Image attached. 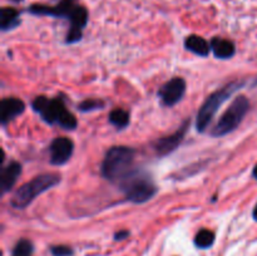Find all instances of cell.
Listing matches in <instances>:
<instances>
[{"label": "cell", "instance_id": "24", "mask_svg": "<svg viewBox=\"0 0 257 256\" xmlns=\"http://www.w3.org/2000/svg\"><path fill=\"white\" fill-rule=\"evenodd\" d=\"M252 176H253V177H255L256 180H257V165L255 166V168H253V171H252Z\"/></svg>", "mask_w": 257, "mask_h": 256}, {"label": "cell", "instance_id": "10", "mask_svg": "<svg viewBox=\"0 0 257 256\" xmlns=\"http://www.w3.org/2000/svg\"><path fill=\"white\" fill-rule=\"evenodd\" d=\"M74 151V143L68 137H58L50 145V162L55 166L67 163Z\"/></svg>", "mask_w": 257, "mask_h": 256}, {"label": "cell", "instance_id": "12", "mask_svg": "<svg viewBox=\"0 0 257 256\" xmlns=\"http://www.w3.org/2000/svg\"><path fill=\"white\" fill-rule=\"evenodd\" d=\"M0 108H2V112H0V120H2V124L5 125L7 123H9L10 120L14 119L15 117H18L19 114H22L25 109V104L22 99L15 97H7L2 100L0 103Z\"/></svg>", "mask_w": 257, "mask_h": 256}, {"label": "cell", "instance_id": "17", "mask_svg": "<svg viewBox=\"0 0 257 256\" xmlns=\"http://www.w3.org/2000/svg\"><path fill=\"white\" fill-rule=\"evenodd\" d=\"M130 113L125 109L122 108H117V109H113L109 113V122L113 125H115L117 128H124L130 124Z\"/></svg>", "mask_w": 257, "mask_h": 256}, {"label": "cell", "instance_id": "20", "mask_svg": "<svg viewBox=\"0 0 257 256\" xmlns=\"http://www.w3.org/2000/svg\"><path fill=\"white\" fill-rule=\"evenodd\" d=\"M103 105H104L103 102H100V100L98 99H85L80 103L78 108H79V110H82V112H90V110L100 109Z\"/></svg>", "mask_w": 257, "mask_h": 256}, {"label": "cell", "instance_id": "8", "mask_svg": "<svg viewBox=\"0 0 257 256\" xmlns=\"http://www.w3.org/2000/svg\"><path fill=\"white\" fill-rule=\"evenodd\" d=\"M77 4L75 0H60L55 7H49V5L34 4L29 8V13L34 15H45V17H54V18H68L69 19L70 14L75 9Z\"/></svg>", "mask_w": 257, "mask_h": 256}, {"label": "cell", "instance_id": "16", "mask_svg": "<svg viewBox=\"0 0 257 256\" xmlns=\"http://www.w3.org/2000/svg\"><path fill=\"white\" fill-rule=\"evenodd\" d=\"M20 24L19 12L14 8H2L0 10V28L3 32L14 29Z\"/></svg>", "mask_w": 257, "mask_h": 256}, {"label": "cell", "instance_id": "14", "mask_svg": "<svg viewBox=\"0 0 257 256\" xmlns=\"http://www.w3.org/2000/svg\"><path fill=\"white\" fill-rule=\"evenodd\" d=\"M211 50L213 52L215 57L220 59H230L235 55L236 48L231 40L222 39V38H213L211 40Z\"/></svg>", "mask_w": 257, "mask_h": 256}, {"label": "cell", "instance_id": "2", "mask_svg": "<svg viewBox=\"0 0 257 256\" xmlns=\"http://www.w3.org/2000/svg\"><path fill=\"white\" fill-rule=\"evenodd\" d=\"M33 109L42 115L43 119L48 123H58L65 130H74L77 127V118L65 108L64 102L59 98L49 99L40 95L33 100Z\"/></svg>", "mask_w": 257, "mask_h": 256}, {"label": "cell", "instance_id": "3", "mask_svg": "<svg viewBox=\"0 0 257 256\" xmlns=\"http://www.w3.org/2000/svg\"><path fill=\"white\" fill-rule=\"evenodd\" d=\"M59 182L60 176L57 175V173H43V175L37 176L32 181L24 183L15 191L10 203L14 208L23 210L27 206H29L35 200L37 196L50 190Z\"/></svg>", "mask_w": 257, "mask_h": 256}, {"label": "cell", "instance_id": "4", "mask_svg": "<svg viewBox=\"0 0 257 256\" xmlns=\"http://www.w3.org/2000/svg\"><path fill=\"white\" fill-rule=\"evenodd\" d=\"M242 85L241 82H232L228 83L227 85L222 87L221 89L216 90L215 93L210 95L207 99L205 100L202 105H201L200 110L197 113V118H196V128L198 132H205L206 128L213 119L215 114L217 113L218 108Z\"/></svg>", "mask_w": 257, "mask_h": 256}, {"label": "cell", "instance_id": "5", "mask_svg": "<svg viewBox=\"0 0 257 256\" xmlns=\"http://www.w3.org/2000/svg\"><path fill=\"white\" fill-rule=\"evenodd\" d=\"M120 188L124 192L125 197L135 203L147 202L158 191L152 178L138 171H135L125 180H123L120 182Z\"/></svg>", "mask_w": 257, "mask_h": 256}, {"label": "cell", "instance_id": "18", "mask_svg": "<svg viewBox=\"0 0 257 256\" xmlns=\"http://www.w3.org/2000/svg\"><path fill=\"white\" fill-rule=\"evenodd\" d=\"M213 242H215V233L207 228L198 231L195 237V245L198 248H208L213 245Z\"/></svg>", "mask_w": 257, "mask_h": 256}, {"label": "cell", "instance_id": "13", "mask_svg": "<svg viewBox=\"0 0 257 256\" xmlns=\"http://www.w3.org/2000/svg\"><path fill=\"white\" fill-rule=\"evenodd\" d=\"M20 173H22V165L15 162V161H12V162H9L3 168L2 176H0V188H2V193H7L8 191H10L14 187Z\"/></svg>", "mask_w": 257, "mask_h": 256}, {"label": "cell", "instance_id": "1", "mask_svg": "<svg viewBox=\"0 0 257 256\" xmlns=\"http://www.w3.org/2000/svg\"><path fill=\"white\" fill-rule=\"evenodd\" d=\"M136 151L127 146H114L109 148L103 160L100 171L103 177L113 182H122L135 172Z\"/></svg>", "mask_w": 257, "mask_h": 256}, {"label": "cell", "instance_id": "9", "mask_svg": "<svg viewBox=\"0 0 257 256\" xmlns=\"http://www.w3.org/2000/svg\"><path fill=\"white\" fill-rule=\"evenodd\" d=\"M188 128H190V120L187 119L175 133L167 136V137L160 138V140L155 143V146H153V148H155V151L157 152V155L166 156L170 155L171 152H173V151L182 143Z\"/></svg>", "mask_w": 257, "mask_h": 256}, {"label": "cell", "instance_id": "23", "mask_svg": "<svg viewBox=\"0 0 257 256\" xmlns=\"http://www.w3.org/2000/svg\"><path fill=\"white\" fill-rule=\"evenodd\" d=\"M252 216H253V218H255V220L257 221V203H256L255 208H253V212H252Z\"/></svg>", "mask_w": 257, "mask_h": 256}, {"label": "cell", "instance_id": "22", "mask_svg": "<svg viewBox=\"0 0 257 256\" xmlns=\"http://www.w3.org/2000/svg\"><path fill=\"white\" fill-rule=\"evenodd\" d=\"M128 235H130L128 231H119V232L115 233V240H123V238L127 237Z\"/></svg>", "mask_w": 257, "mask_h": 256}, {"label": "cell", "instance_id": "19", "mask_svg": "<svg viewBox=\"0 0 257 256\" xmlns=\"http://www.w3.org/2000/svg\"><path fill=\"white\" fill-rule=\"evenodd\" d=\"M33 251H34V246L30 242L29 240H23L18 241L17 245L14 246L13 250V256H32Z\"/></svg>", "mask_w": 257, "mask_h": 256}, {"label": "cell", "instance_id": "11", "mask_svg": "<svg viewBox=\"0 0 257 256\" xmlns=\"http://www.w3.org/2000/svg\"><path fill=\"white\" fill-rule=\"evenodd\" d=\"M70 29L67 35V43H77L82 39L83 29L88 23V10L84 7L77 5L69 17Z\"/></svg>", "mask_w": 257, "mask_h": 256}, {"label": "cell", "instance_id": "15", "mask_svg": "<svg viewBox=\"0 0 257 256\" xmlns=\"http://www.w3.org/2000/svg\"><path fill=\"white\" fill-rule=\"evenodd\" d=\"M185 47L187 48L190 52L193 54L200 55V57H207L210 54L211 44H208L207 40L205 38L200 37V35H188L185 40Z\"/></svg>", "mask_w": 257, "mask_h": 256}, {"label": "cell", "instance_id": "7", "mask_svg": "<svg viewBox=\"0 0 257 256\" xmlns=\"http://www.w3.org/2000/svg\"><path fill=\"white\" fill-rule=\"evenodd\" d=\"M186 93V82L183 78L176 77L168 80L166 84L161 87L158 95H160L161 100L167 107H172V105L177 104L181 99L183 98Z\"/></svg>", "mask_w": 257, "mask_h": 256}, {"label": "cell", "instance_id": "6", "mask_svg": "<svg viewBox=\"0 0 257 256\" xmlns=\"http://www.w3.org/2000/svg\"><path fill=\"white\" fill-rule=\"evenodd\" d=\"M248 108H250V102H248L245 95L236 97L233 102L231 103L230 107L222 113L215 127L212 128L211 135L213 137H222V136L233 132L240 125V123L242 122L246 113L248 112Z\"/></svg>", "mask_w": 257, "mask_h": 256}, {"label": "cell", "instance_id": "21", "mask_svg": "<svg viewBox=\"0 0 257 256\" xmlns=\"http://www.w3.org/2000/svg\"><path fill=\"white\" fill-rule=\"evenodd\" d=\"M72 252H73L72 248L64 245L53 246L52 247V253L54 256H70L72 255Z\"/></svg>", "mask_w": 257, "mask_h": 256}, {"label": "cell", "instance_id": "25", "mask_svg": "<svg viewBox=\"0 0 257 256\" xmlns=\"http://www.w3.org/2000/svg\"><path fill=\"white\" fill-rule=\"evenodd\" d=\"M13 2H14V3H20V2H23V0H13Z\"/></svg>", "mask_w": 257, "mask_h": 256}]
</instances>
